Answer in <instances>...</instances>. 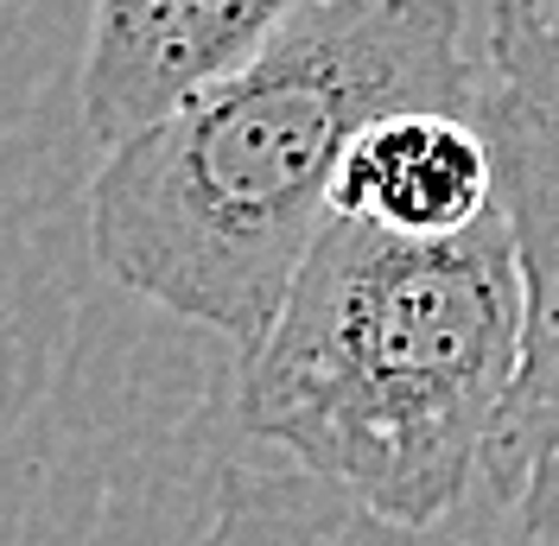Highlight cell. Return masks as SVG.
<instances>
[{
    "mask_svg": "<svg viewBox=\"0 0 559 546\" xmlns=\"http://www.w3.org/2000/svg\"><path fill=\"white\" fill-rule=\"evenodd\" d=\"M414 108H484L464 0H324L236 76L108 153L90 185L96 261L248 356L337 223L331 191L349 146Z\"/></svg>",
    "mask_w": 559,
    "mask_h": 546,
    "instance_id": "obj_1",
    "label": "cell"
},
{
    "mask_svg": "<svg viewBox=\"0 0 559 546\" xmlns=\"http://www.w3.org/2000/svg\"><path fill=\"white\" fill-rule=\"evenodd\" d=\"M527 286L509 216L407 241L337 216L242 356V426L349 502L445 527L522 376Z\"/></svg>",
    "mask_w": 559,
    "mask_h": 546,
    "instance_id": "obj_2",
    "label": "cell"
},
{
    "mask_svg": "<svg viewBox=\"0 0 559 546\" xmlns=\"http://www.w3.org/2000/svg\"><path fill=\"white\" fill-rule=\"evenodd\" d=\"M477 121L527 286L515 394H534L559 388V0H489Z\"/></svg>",
    "mask_w": 559,
    "mask_h": 546,
    "instance_id": "obj_3",
    "label": "cell"
},
{
    "mask_svg": "<svg viewBox=\"0 0 559 546\" xmlns=\"http://www.w3.org/2000/svg\"><path fill=\"white\" fill-rule=\"evenodd\" d=\"M324 0H96L83 51V121L108 153L236 76Z\"/></svg>",
    "mask_w": 559,
    "mask_h": 546,
    "instance_id": "obj_4",
    "label": "cell"
},
{
    "mask_svg": "<svg viewBox=\"0 0 559 546\" xmlns=\"http://www.w3.org/2000/svg\"><path fill=\"white\" fill-rule=\"evenodd\" d=\"M331 210L407 241H452L477 229L502 210L484 121L452 108H414L376 121L349 146Z\"/></svg>",
    "mask_w": 559,
    "mask_h": 546,
    "instance_id": "obj_5",
    "label": "cell"
},
{
    "mask_svg": "<svg viewBox=\"0 0 559 546\" xmlns=\"http://www.w3.org/2000/svg\"><path fill=\"white\" fill-rule=\"evenodd\" d=\"M198 546H471L445 527H407L349 502L306 471H229Z\"/></svg>",
    "mask_w": 559,
    "mask_h": 546,
    "instance_id": "obj_6",
    "label": "cell"
}]
</instances>
